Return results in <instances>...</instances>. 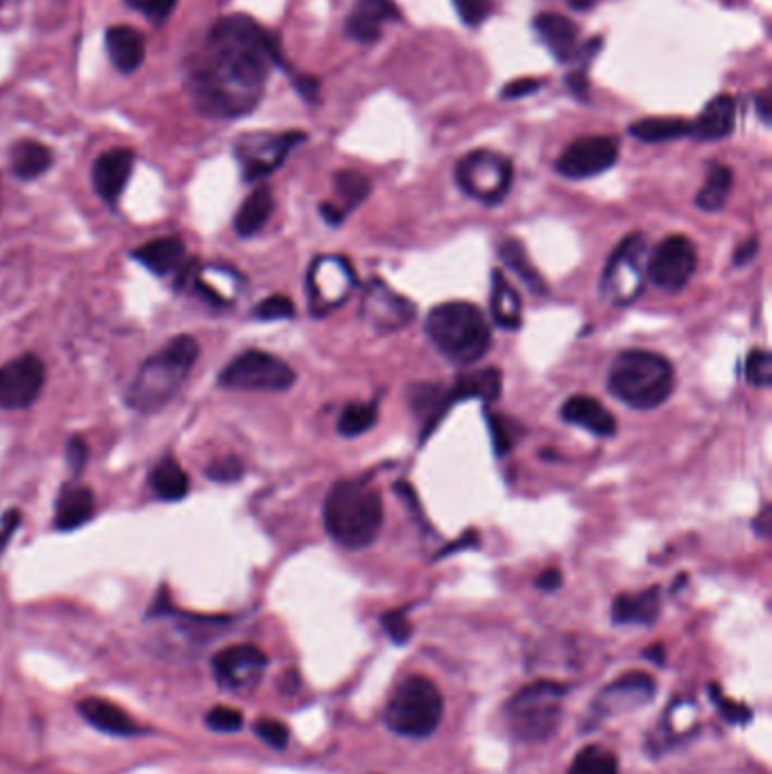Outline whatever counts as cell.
Segmentation results:
<instances>
[{
	"label": "cell",
	"instance_id": "1",
	"mask_svg": "<svg viewBox=\"0 0 772 774\" xmlns=\"http://www.w3.org/2000/svg\"><path fill=\"white\" fill-rule=\"evenodd\" d=\"M281 64L277 39L245 14L222 19L191 71L197 109L213 119H238L261 102L272 66Z\"/></svg>",
	"mask_w": 772,
	"mask_h": 774
},
{
	"label": "cell",
	"instance_id": "2",
	"mask_svg": "<svg viewBox=\"0 0 772 774\" xmlns=\"http://www.w3.org/2000/svg\"><path fill=\"white\" fill-rule=\"evenodd\" d=\"M327 532L350 551L377 541L383 526V499L369 480H340L324 501Z\"/></svg>",
	"mask_w": 772,
	"mask_h": 774
},
{
	"label": "cell",
	"instance_id": "3",
	"mask_svg": "<svg viewBox=\"0 0 772 774\" xmlns=\"http://www.w3.org/2000/svg\"><path fill=\"white\" fill-rule=\"evenodd\" d=\"M197 358L199 344L193 335H177L170 340L136 371L127 388V406L143 415L166 408L188 379Z\"/></svg>",
	"mask_w": 772,
	"mask_h": 774
},
{
	"label": "cell",
	"instance_id": "4",
	"mask_svg": "<svg viewBox=\"0 0 772 774\" xmlns=\"http://www.w3.org/2000/svg\"><path fill=\"white\" fill-rule=\"evenodd\" d=\"M673 385L675 371L669 358L644 349L621 352L608 377L610 392L637 410L660 408L671 396Z\"/></svg>",
	"mask_w": 772,
	"mask_h": 774
},
{
	"label": "cell",
	"instance_id": "5",
	"mask_svg": "<svg viewBox=\"0 0 772 774\" xmlns=\"http://www.w3.org/2000/svg\"><path fill=\"white\" fill-rule=\"evenodd\" d=\"M426 333L442 356L457 365L480 360L492 344L488 320L469 302H446L436 306L426 318Z\"/></svg>",
	"mask_w": 772,
	"mask_h": 774
},
{
	"label": "cell",
	"instance_id": "6",
	"mask_svg": "<svg viewBox=\"0 0 772 774\" xmlns=\"http://www.w3.org/2000/svg\"><path fill=\"white\" fill-rule=\"evenodd\" d=\"M444 713V700L436 681L415 675L404 679L385 709V725L406 738H428Z\"/></svg>",
	"mask_w": 772,
	"mask_h": 774
},
{
	"label": "cell",
	"instance_id": "7",
	"mask_svg": "<svg viewBox=\"0 0 772 774\" xmlns=\"http://www.w3.org/2000/svg\"><path fill=\"white\" fill-rule=\"evenodd\" d=\"M564 696L566 688L555 681H537L526 686L507 704L512 732L524 740L549 738L560 723Z\"/></svg>",
	"mask_w": 772,
	"mask_h": 774
},
{
	"label": "cell",
	"instance_id": "8",
	"mask_svg": "<svg viewBox=\"0 0 772 774\" xmlns=\"http://www.w3.org/2000/svg\"><path fill=\"white\" fill-rule=\"evenodd\" d=\"M512 161L494 150H474L455 165V182L476 202L501 205L512 186Z\"/></svg>",
	"mask_w": 772,
	"mask_h": 774
},
{
	"label": "cell",
	"instance_id": "9",
	"mask_svg": "<svg viewBox=\"0 0 772 774\" xmlns=\"http://www.w3.org/2000/svg\"><path fill=\"white\" fill-rule=\"evenodd\" d=\"M297 381L289 363L261 352L247 349L229 363L218 377V383L226 390H254V392H283Z\"/></svg>",
	"mask_w": 772,
	"mask_h": 774
},
{
	"label": "cell",
	"instance_id": "10",
	"mask_svg": "<svg viewBox=\"0 0 772 774\" xmlns=\"http://www.w3.org/2000/svg\"><path fill=\"white\" fill-rule=\"evenodd\" d=\"M646 238L644 234L627 236L610 256L600 281L603 297L614 306L633 304L646 285Z\"/></svg>",
	"mask_w": 772,
	"mask_h": 774
},
{
	"label": "cell",
	"instance_id": "11",
	"mask_svg": "<svg viewBox=\"0 0 772 774\" xmlns=\"http://www.w3.org/2000/svg\"><path fill=\"white\" fill-rule=\"evenodd\" d=\"M356 288V272L342 256H318L308 270V297L316 318H324L347 302Z\"/></svg>",
	"mask_w": 772,
	"mask_h": 774
},
{
	"label": "cell",
	"instance_id": "12",
	"mask_svg": "<svg viewBox=\"0 0 772 774\" xmlns=\"http://www.w3.org/2000/svg\"><path fill=\"white\" fill-rule=\"evenodd\" d=\"M696 268H698V251L691 238L669 236L650 254L646 274L657 288H662L666 293H677L691 281Z\"/></svg>",
	"mask_w": 772,
	"mask_h": 774
},
{
	"label": "cell",
	"instance_id": "13",
	"mask_svg": "<svg viewBox=\"0 0 772 774\" xmlns=\"http://www.w3.org/2000/svg\"><path fill=\"white\" fill-rule=\"evenodd\" d=\"M306 140L304 132L285 134H249L236 140V157L247 182L264 180L285 161L295 146Z\"/></svg>",
	"mask_w": 772,
	"mask_h": 774
},
{
	"label": "cell",
	"instance_id": "14",
	"mask_svg": "<svg viewBox=\"0 0 772 774\" xmlns=\"http://www.w3.org/2000/svg\"><path fill=\"white\" fill-rule=\"evenodd\" d=\"M417 315V306L392 291L381 279H371L363 293L360 302V318L363 322L377 333H394L408 327Z\"/></svg>",
	"mask_w": 772,
	"mask_h": 774
},
{
	"label": "cell",
	"instance_id": "15",
	"mask_svg": "<svg viewBox=\"0 0 772 774\" xmlns=\"http://www.w3.org/2000/svg\"><path fill=\"white\" fill-rule=\"evenodd\" d=\"M46 383V365L39 356L25 354L0 367V408L25 410L39 398Z\"/></svg>",
	"mask_w": 772,
	"mask_h": 774
},
{
	"label": "cell",
	"instance_id": "16",
	"mask_svg": "<svg viewBox=\"0 0 772 774\" xmlns=\"http://www.w3.org/2000/svg\"><path fill=\"white\" fill-rule=\"evenodd\" d=\"M618 159V140L612 136H583L566 146L555 170L566 180H589L610 170Z\"/></svg>",
	"mask_w": 772,
	"mask_h": 774
},
{
	"label": "cell",
	"instance_id": "17",
	"mask_svg": "<svg viewBox=\"0 0 772 774\" xmlns=\"http://www.w3.org/2000/svg\"><path fill=\"white\" fill-rule=\"evenodd\" d=\"M268 666V656L256 646H232L213 656V673L226 688H247L259 684Z\"/></svg>",
	"mask_w": 772,
	"mask_h": 774
},
{
	"label": "cell",
	"instance_id": "18",
	"mask_svg": "<svg viewBox=\"0 0 772 774\" xmlns=\"http://www.w3.org/2000/svg\"><path fill=\"white\" fill-rule=\"evenodd\" d=\"M134 170V152L127 148L109 150L94 163V186L107 205H117Z\"/></svg>",
	"mask_w": 772,
	"mask_h": 774
},
{
	"label": "cell",
	"instance_id": "19",
	"mask_svg": "<svg viewBox=\"0 0 772 774\" xmlns=\"http://www.w3.org/2000/svg\"><path fill=\"white\" fill-rule=\"evenodd\" d=\"M402 19V12L392 0H358L347 16V37L360 44H375L381 39L383 25Z\"/></svg>",
	"mask_w": 772,
	"mask_h": 774
},
{
	"label": "cell",
	"instance_id": "20",
	"mask_svg": "<svg viewBox=\"0 0 772 774\" xmlns=\"http://www.w3.org/2000/svg\"><path fill=\"white\" fill-rule=\"evenodd\" d=\"M333 188L338 202H324L320 211L329 224L338 226L358 205L365 202L371 193V184L358 170H340L333 175Z\"/></svg>",
	"mask_w": 772,
	"mask_h": 774
},
{
	"label": "cell",
	"instance_id": "21",
	"mask_svg": "<svg viewBox=\"0 0 772 774\" xmlns=\"http://www.w3.org/2000/svg\"><path fill=\"white\" fill-rule=\"evenodd\" d=\"M539 41L549 48L557 62H571L578 54V25L555 12L539 14L532 23Z\"/></svg>",
	"mask_w": 772,
	"mask_h": 774
},
{
	"label": "cell",
	"instance_id": "22",
	"mask_svg": "<svg viewBox=\"0 0 772 774\" xmlns=\"http://www.w3.org/2000/svg\"><path fill=\"white\" fill-rule=\"evenodd\" d=\"M96 514V494L84 484H66L57 496L54 505V528L71 532L89 524Z\"/></svg>",
	"mask_w": 772,
	"mask_h": 774
},
{
	"label": "cell",
	"instance_id": "23",
	"mask_svg": "<svg viewBox=\"0 0 772 774\" xmlns=\"http://www.w3.org/2000/svg\"><path fill=\"white\" fill-rule=\"evenodd\" d=\"M562 419L580 426L589 433L598 435V438H612L616 433V419L614 415L600 404L598 398L591 396H571L564 401L562 406Z\"/></svg>",
	"mask_w": 772,
	"mask_h": 774
},
{
	"label": "cell",
	"instance_id": "24",
	"mask_svg": "<svg viewBox=\"0 0 772 774\" xmlns=\"http://www.w3.org/2000/svg\"><path fill=\"white\" fill-rule=\"evenodd\" d=\"M77 709H79L84 721L105 734H111V736L143 734V729L136 725V721L125 709H121L119 704H113L105 698H84Z\"/></svg>",
	"mask_w": 772,
	"mask_h": 774
},
{
	"label": "cell",
	"instance_id": "25",
	"mask_svg": "<svg viewBox=\"0 0 772 774\" xmlns=\"http://www.w3.org/2000/svg\"><path fill=\"white\" fill-rule=\"evenodd\" d=\"M736 100L732 96H716L707 102L696 123H691V134L696 140L711 143L727 138L734 130Z\"/></svg>",
	"mask_w": 772,
	"mask_h": 774
},
{
	"label": "cell",
	"instance_id": "26",
	"mask_svg": "<svg viewBox=\"0 0 772 774\" xmlns=\"http://www.w3.org/2000/svg\"><path fill=\"white\" fill-rule=\"evenodd\" d=\"M132 256L143 268H148L159 277H166L182 268L186 258V245L177 236H163L140 245L138 249L132 251Z\"/></svg>",
	"mask_w": 772,
	"mask_h": 774
},
{
	"label": "cell",
	"instance_id": "27",
	"mask_svg": "<svg viewBox=\"0 0 772 774\" xmlns=\"http://www.w3.org/2000/svg\"><path fill=\"white\" fill-rule=\"evenodd\" d=\"M109 60L119 71L134 73L146 60V39L130 25H113L107 30Z\"/></svg>",
	"mask_w": 772,
	"mask_h": 774
},
{
	"label": "cell",
	"instance_id": "28",
	"mask_svg": "<svg viewBox=\"0 0 772 774\" xmlns=\"http://www.w3.org/2000/svg\"><path fill=\"white\" fill-rule=\"evenodd\" d=\"M660 589L652 587L641 593H623L614 600L612 618L618 625H652L660 616Z\"/></svg>",
	"mask_w": 772,
	"mask_h": 774
},
{
	"label": "cell",
	"instance_id": "29",
	"mask_svg": "<svg viewBox=\"0 0 772 774\" xmlns=\"http://www.w3.org/2000/svg\"><path fill=\"white\" fill-rule=\"evenodd\" d=\"M492 318L501 329L517 331L524 324V304L514 285L499 270L492 272Z\"/></svg>",
	"mask_w": 772,
	"mask_h": 774
},
{
	"label": "cell",
	"instance_id": "30",
	"mask_svg": "<svg viewBox=\"0 0 772 774\" xmlns=\"http://www.w3.org/2000/svg\"><path fill=\"white\" fill-rule=\"evenodd\" d=\"M52 161H54L52 150L39 140H19L10 152L12 172L23 182H30L46 175Z\"/></svg>",
	"mask_w": 772,
	"mask_h": 774
},
{
	"label": "cell",
	"instance_id": "31",
	"mask_svg": "<svg viewBox=\"0 0 772 774\" xmlns=\"http://www.w3.org/2000/svg\"><path fill=\"white\" fill-rule=\"evenodd\" d=\"M501 383H503L501 371L497 367H485L457 379L449 394L453 404L461 398H480L485 404H494L503 392Z\"/></svg>",
	"mask_w": 772,
	"mask_h": 774
},
{
	"label": "cell",
	"instance_id": "32",
	"mask_svg": "<svg viewBox=\"0 0 772 774\" xmlns=\"http://www.w3.org/2000/svg\"><path fill=\"white\" fill-rule=\"evenodd\" d=\"M274 211V197L268 186L256 188L238 209L234 218V229L241 238L259 234Z\"/></svg>",
	"mask_w": 772,
	"mask_h": 774
},
{
	"label": "cell",
	"instance_id": "33",
	"mask_svg": "<svg viewBox=\"0 0 772 774\" xmlns=\"http://www.w3.org/2000/svg\"><path fill=\"white\" fill-rule=\"evenodd\" d=\"M150 487L161 501H182L191 492V478L175 457H163L150 471Z\"/></svg>",
	"mask_w": 772,
	"mask_h": 774
},
{
	"label": "cell",
	"instance_id": "34",
	"mask_svg": "<svg viewBox=\"0 0 772 774\" xmlns=\"http://www.w3.org/2000/svg\"><path fill=\"white\" fill-rule=\"evenodd\" d=\"M732 186H734L732 168L725 163H711L704 186L696 195V207L707 213L721 211L732 193Z\"/></svg>",
	"mask_w": 772,
	"mask_h": 774
},
{
	"label": "cell",
	"instance_id": "35",
	"mask_svg": "<svg viewBox=\"0 0 772 774\" xmlns=\"http://www.w3.org/2000/svg\"><path fill=\"white\" fill-rule=\"evenodd\" d=\"M410 404H413L415 413L421 415V419H424V435L421 438H426L436 428V423L444 417V413L449 410L453 401H451V394L442 392L438 385H413Z\"/></svg>",
	"mask_w": 772,
	"mask_h": 774
},
{
	"label": "cell",
	"instance_id": "36",
	"mask_svg": "<svg viewBox=\"0 0 772 774\" xmlns=\"http://www.w3.org/2000/svg\"><path fill=\"white\" fill-rule=\"evenodd\" d=\"M654 693V681L650 675L646 673H630L623 675L621 679L612 681L605 688V698H608V711H612L614 704H641L648 702Z\"/></svg>",
	"mask_w": 772,
	"mask_h": 774
},
{
	"label": "cell",
	"instance_id": "37",
	"mask_svg": "<svg viewBox=\"0 0 772 774\" xmlns=\"http://www.w3.org/2000/svg\"><path fill=\"white\" fill-rule=\"evenodd\" d=\"M630 134L644 143H669L691 134V123L684 119H641L630 125Z\"/></svg>",
	"mask_w": 772,
	"mask_h": 774
},
{
	"label": "cell",
	"instance_id": "38",
	"mask_svg": "<svg viewBox=\"0 0 772 774\" xmlns=\"http://www.w3.org/2000/svg\"><path fill=\"white\" fill-rule=\"evenodd\" d=\"M499 254L503 256V261L507 268H512V272L517 274L532 293H547V283L541 279V274L535 270V266L530 263V258L526 254V247L522 245V241L507 238L505 243H501Z\"/></svg>",
	"mask_w": 772,
	"mask_h": 774
},
{
	"label": "cell",
	"instance_id": "39",
	"mask_svg": "<svg viewBox=\"0 0 772 774\" xmlns=\"http://www.w3.org/2000/svg\"><path fill=\"white\" fill-rule=\"evenodd\" d=\"M377 421H379L377 401H369V404H350L340 413L338 430L340 435L345 438H358L375 428Z\"/></svg>",
	"mask_w": 772,
	"mask_h": 774
},
{
	"label": "cell",
	"instance_id": "40",
	"mask_svg": "<svg viewBox=\"0 0 772 774\" xmlns=\"http://www.w3.org/2000/svg\"><path fill=\"white\" fill-rule=\"evenodd\" d=\"M566 774H618V761L610 750L589 745L576 754Z\"/></svg>",
	"mask_w": 772,
	"mask_h": 774
},
{
	"label": "cell",
	"instance_id": "41",
	"mask_svg": "<svg viewBox=\"0 0 772 774\" xmlns=\"http://www.w3.org/2000/svg\"><path fill=\"white\" fill-rule=\"evenodd\" d=\"M488 423H490V433H492L497 455H507L522 440L524 428L517 419H512L501 413H488Z\"/></svg>",
	"mask_w": 772,
	"mask_h": 774
},
{
	"label": "cell",
	"instance_id": "42",
	"mask_svg": "<svg viewBox=\"0 0 772 774\" xmlns=\"http://www.w3.org/2000/svg\"><path fill=\"white\" fill-rule=\"evenodd\" d=\"M746 379L755 388H770L772 383V356L765 349H752L746 360Z\"/></svg>",
	"mask_w": 772,
	"mask_h": 774
},
{
	"label": "cell",
	"instance_id": "43",
	"mask_svg": "<svg viewBox=\"0 0 772 774\" xmlns=\"http://www.w3.org/2000/svg\"><path fill=\"white\" fill-rule=\"evenodd\" d=\"M254 318L261 322H279L295 318V304L285 295H272L254 308Z\"/></svg>",
	"mask_w": 772,
	"mask_h": 774
},
{
	"label": "cell",
	"instance_id": "44",
	"mask_svg": "<svg viewBox=\"0 0 772 774\" xmlns=\"http://www.w3.org/2000/svg\"><path fill=\"white\" fill-rule=\"evenodd\" d=\"M207 725L213 732L232 734V732H238L243 727V713L238 709H232V707H213L207 713Z\"/></svg>",
	"mask_w": 772,
	"mask_h": 774
},
{
	"label": "cell",
	"instance_id": "45",
	"mask_svg": "<svg viewBox=\"0 0 772 774\" xmlns=\"http://www.w3.org/2000/svg\"><path fill=\"white\" fill-rule=\"evenodd\" d=\"M125 3L132 10L140 12L148 21L159 25V23H166L168 16L173 14L177 0H125Z\"/></svg>",
	"mask_w": 772,
	"mask_h": 774
},
{
	"label": "cell",
	"instance_id": "46",
	"mask_svg": "<svg viewBox=\"0 0 772 774\" xmlns=\"http://www.w3.org/2000/svg\"><path fill=\"white\" fill-rule=\"evenodd\" d=\"M453 8L465 25H480L492 14V0H453Z\"/></svg>",
	"mask_w": 772,
	"mask_h": 774
},
{
	"label": "cell",
	"instance_id": "47",
	"mask_svg": "<svg viewBox=\"0 0 772 774\" xmlns=\"http://www.w3.org/2000/svg\"><path fill=\"white\" fill-rule=\"evenodd\" d=\"M243 474H245V465L236 455L220 457V460L207 467V476L216 482H236L243 478Z\"/></svg>",
	"mask_w": 772,
	"mask_h": 774
},
{
	"label": "cell",
	"instance_id": "48",
	"mask_svg": "<svg viewBox=\"0 0 772 774\" xmlns=\"http://www.w3.org/2000/svg\"><path fill=\"white\" fill-rule=\"evenodd\" d=\"M711 698H713V702H716V707L721 709L723 718L730 721L732 725H746L752 718V711L746 704L727 700L716 686H711Z\"/></svg>",
	"mask_w": 772,
	"mask_h": 774
},
{
	"label": "cell",
	"instance_id": "49",
	"mask_svg": "<svg viewBox=\"0 0 772 774\" xmlns=\"http://www.w3.org/2000/svg\"><path fill=\"white\" fill-rule=\"evenodd\" d=\"M254 732L264 742H268L270 748H277V750H283L285 745H289V738H291L289 727H285L279 721H270V718H264V721L256 723Z\"/></svg>",
	"mask_w": 772,
	"mask_h": 774
},
{
	"label": "cell",
	"instance_id": "50",
	"mask_svg": "<svg viewBox=\"0 0 772 774\" xmlns=\"http://www.w3.org/2000/svg\"><path fill=\"white\" fill-rule=\"evenodd\" d=\"M383 627L396 646H404L413 635V627L402 612H388L383 616Z\"/></svg>",
	"mask_w": 772,
	"mask_h": 774
},
{
	"label": "cell",
	"instance_id": "51",
	"mask_svg": "<svg viewBox=\"0 0 772 774\" xmlns=\"http://www.w3.org/2000/svg\"><path fill=\"white\" fill-rule=\"evenodd\" d=\"M541 79H535V77H522V79H514L510 84L503 86V91L501 96L505 100H519V98H526V96H532L541 89Z\"/></svg>",
	"mask_w": 772,
	"mask_h": 774
},
{
	"label": "cell",
	"instance_id": "52",
	"mask_svg": "<svg viewBox=\"0 0 772 774\" xmlns=\"http://www.w3.org/2000/svg\"><path fill=\"white\" fill-rule=\"evenodd\" d=\"M87 457H89V446L87 442H84L79 435L71 438L69 440V446H66V460H69V467L73 474H79L84 469V465H87Z\"/></svg>",
	"mask_w": 772,
	"mask_h": 774
},
{
	"label": "cell",
	"instance_id": "53",
	"mask_svg": "<svg viewBox=\"0 0 772 774\" xmlns=\"http://www.w3.org/2000/svg\"><path fill=\"white\" fill-rule=\"evenodd\" d=\"M21 512L19 509H10L8 514H3V521H0V553H3L8 549V543L10 539L14 537L16 528L21 526Z\"/></svg>",
	"mask_w": 772,
	"mask_h": 774
},
{
	"label": "cell",
	"instance_id": "54",
	"mask_svg": "<svg viewBox=\"0 0 772 774\" xmlns=\"http://www.w3.org/2000/svg\"><path fill=\"white\" fill-rule=\"evenodd\" d=\"M566 86H568V91L574 94L576 98H580V100H587V98H589L587 71L578 69V71H574V73H568V75H566Z\"/></svg>",
	"mask_w": 772,
	"mask_h": 774
},
{
	"label": "cell",
	"instance_id": "55",
	"mask_svg": "<svg viewBox=\"0 0 772 774\" xmlns=\"http://www.w3.org/2000/svg\"><path fill=\"white\" fill-rule=\"evenodd\" d=\"M295 86H297V91L304 100L308 102H318L320 98V82L316 77H308V75H302L295 79Z\"/></svg>",
	"mask_w": 772,
	"mask_h": 774
},
{
	"label": "cell",
	"instance_id": "56",
	"mask_svg": "<svg viewBox=\"0 0 772 774\" xmlns=\"http://www.w3.org/2000/svg\"><path fill=\"white\" fill-rule=\"evenodd\" d=\"M757 251H759L757 238H748L746 243H740V247L734 251V266H748L750 261H755Z\"/></svg>",
	"mask_w": 772,
	"mask_h": 774
},
{
	"label": "cell",
	"instance_id": "57",
	"mask_svg": "<svg viewBox=\"0 0 772 774\" xmlns=\"http://www.w3.org/2000/svg\"><path fill=\"white\" fill-rule=\"evenodd\" d=\"M535 585H537V589H541V591H555V589H560V585H562V573H560L557 568L541 570L539 576H537V580H535Z\"/></svg>",
	"mask_w": 772,
	"mask_h": 774
},
{
	"label": "cell",
	"instance_id": "58",
	"mask_svg": "<svg viewBox=\"0 0 772 774\" xmlns=\"http://www.w3.org/2000/svg\"><path fill=\"white\" fill-rule=\"evenodd\" d=\"M755 105H757V109H759V113H761V119H763V123H770V91L768 89H763L759 96H755Z\"/></svg>",
	"mask_w": 772,
	"mask_h": 774
},
{
	"label": "cell",
	"instance_id": "59",
	"mask_svg": "<svg viewBox=\"0 0 772 774\" xmlns=\"http://www.w3.org/2000/svg\"><path fill=\"white\" fill-rule=\"evenodd\" d=\"M752 528H755L759 535H763V537L770 535V509H768V507L759 514V519L752 524Z\"/></svg>",
	"mask_w": 772,
	"mask_h": 774
},
{
	"label": "cell",
	"instance_id": "60",
	"mask_svg": "<svg viewBox=\"0 0 772 774\" xmlns=\"http://www.w3.org/2000/svg\"><path fill=\"white\" fill-rule=\"evenodd\" d=\"M566 3H568V8H571V10H576V12H587V10H591V8H596V5H598V0H566Z\"/></svg>",
	"mask_w": 772,
	"mask_h": 774
},
{
	"label": "cell",
	"instance_id": "61",
	"mask_svg": "<svg viewBox=\"0 0 772 774\" xmlns=\"http://www.w3.org/2000/svg\"><path fill=\"white\" fill-rule=\"evenodd\" d=\"M646 656H650L652 659V662L654 664H664L666 662V654H664V650H662V646H654V648H650V650H646Z\"/></svg>",
	"mask_w": 772,
	"mask_h": 774
}]
</instances>
